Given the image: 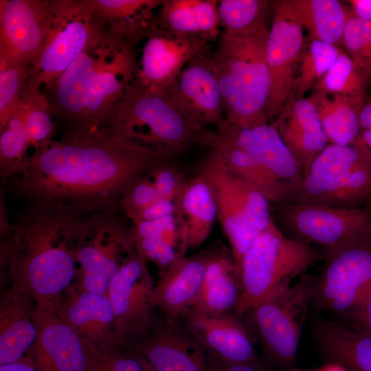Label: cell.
<instances>
[{
  "mask_svg": "<svg viewBox=\"0 0 371 371\" xmlns=\"http://www.w3.org/2000/svg\"><path fill=\"white\" fill-rule=\"evenodd\" d=\"M175 201L161 199L138 212L130 221L133 224L142 221H153L175 214Z\"/></svg>",
  "mask_w": 371,
  "mask_h": 371,
  "instance_id": "obj_43",
  "label": "cell"
},
{
  "mask_svg": "<svg viewBox=\"0 0 371 371\" xmlns=\"http://www.w3.org/2000/svg\"><path fill=\"white\" fill-rule=\"evenodd\" d=\"M133 225L131 229L133 240L143 238H160L175 247L177 250V225L175 214Z\"/></svg>",
  "mask_w": 371,
  "mask_h": 371,
  "instance_id": "obj_39",
  "label": "cell"
},
{
  "mask_svg": "<svg viewBox=\"0 0 371 371\" xmlns=\"http://www.w3.org/2000/svg\"><path fill=\"white\" fill-rule=\"evenodd\" d=\"M134 44L112 32L100 34L56 78L47 84L55 126L63 134L98 129L136 78Z\"/></svg>",
  "mask_w": 371,
  "mask_h": 371,
  "instance_id": "obj_2",
  "label": "cell"
},
{
  "mask_svg": "<svg viewBox=\"0 0 371 371\" xmlns=\"http://www.w3.org/2000/svg\"><path fill=\"white\" fill-rule=\"evenodd\" d=\"M286 203L371 207V150L359 135L348 145L329 143L312 163L297 191Z\"/></svg>",
  "mask_w": 371,
  "mask_h": 371,
  "instance_id": "obj_6",
  "label": "cell"
},
{
  "mask_svg": "<svg viewBox=\"0 0 371 371\" xmlns=\"http://www.w3.org/2000/svg\"><path fill=\"white\" fill-rule=\"evenodd\" d=\"M0 131L8 124L20 102L31 76L30 65L0 60Z\"/></svg>",
  "mask_w": 371,
  "mask_h": 371,
  "instance_id": "obj_35",
  "label": "cell"
},
{
  "mask_svg": "<svg viewBox=\"0 0 371 371\" xmlns=\"http://www.w3.org/2000/svg\"><path fill=\"white\" fill-rule=\"evenodd\" d=\"M223 247L217 242L191 256L178 257L154 286L155 307L170 319L186 316L200 293L208 265Z\"/></svg>",
  "mask_w": 371,
  "mask_h": 371,
  "instance_id": "obj_19",
  "label": "cell"
},
{
  "mask_svg": "<svg viewBox=\"0 0 371 371\" xmlns=\"http://www.w3.org/2000/svg\"><path fill=\"white\" fill-rule=\"evenodd\" d=\"M366 97L313 89L308 98L317 111L330 144L346 146L357 139L360 134L359 112Z\"/></svg>",
  "mask_w": 371,
  "mask_h": 371,
  "instance_id": "obj_29",
  "label": "cell"
},
{
  "mask_svg": "<svg viewBox=\"0 0 371 371\" xmlns=\"http://www.w3.org/2000/svg\"><path fill=\"white\" fill-rule=\"evenodd\" d=\"M271 124L304 177L329 142L314 104L308 98H291Z\"/></svg>",
  "mask_w": 371,
  "mask_h": 371,
  "instance_id": "obj_22",
  "label": "cell"
},
{
  "mask_svg": "<svg viewBox=\"0 0 371 371\" xmlns=\"http://www.w3.org/2000/svg\"><path fill=\"white\" fill-rule=\"evenodd\" d=\"M109 371H144V366L139 355L122 356L111 363Z\"/></svg>",
  "mask_w": 371,
  "mask_h": 371,
  "instance_id": "obj_44",
  "label": "cell"
},
{
  "mask_svg": "<svg viewBox=\"0 0 371 371\" xmlns=\"http://www.w3.org/2000/svg\"><path fill=\"white\" fill-rule=\"evenodd\" d=\"M202 127L218 126L225 120L221 93L210 51L193 58L165 93Z\"/></svg>",
  "mask_w": 371,
  "mask_h": 371,
  "instance_id": "obj_18",
  "label": "cell"
},
{
  "mask_svg": "<svg viewBox=\"0 0 371 371\" xmlns=\"http://www.w3.org/2000/svg\"><path fill=\"white\" fill-rule=\"evenodd\" d=\"M140 357V356H139ZM143 363L144 371H155L149 363L142 357H140Z\"/></svg>",
  "mask_w": 371,
  "mask_h": 371,
  "instance_id": "obj_49",
  "label": "cell"
},
{
  "mask_svg": "<svg viewBox=\"0 0 371 371\" xmlns=\"http://www.w3.org/2000/svg\"><path fill=\"white\" fill-rule=\"evenodd\" d=\"M163 0H98L85 1L92 13L108 19L118 34L135 44L145 37L155 23V9Z\"/></svg>",
  "mask_w": 371,
  "mask_h": 371,
  "instance_id": "obj_31",
  "label": "cell"
},
{
  "mask_svg": "<svg viewBox=\"0 0 371 371\" xmlns=\"http://www.w3.org/2000/svg\"><path fill=\"white\" fill-rule=\"evenodd\" d=\"M278 205L282 221L295 239L323 246L328 251L371 238V207Z\"/></svg>",
  "mask_w": 371,
  "mask_h": 371,
  "instance_id": "obj_11",
  "label": "cell"
},
{
  "mask_svg": "<svg viewBox=\"0 0 371 371\" xmlns=\"http://www.w3.org/2000/svg\"><path fill=\"white\" fill-rule=\"evenodd\" d=\"M100 128L123 139L159 149L172 159L196 144L204 145L210 131L167 94L146 87L136 78Z\"/></svg>",
  "mask_w": 371,
  "mask_h": 371,
  "instance_id": "obj_5",
  "label": "cell"
},
{
  "mask_svg": "<svg viewBox=\"0 0 371 371\" xmlns=\"http://www.w3.org/2000/svg\"><path fill=\"white\" fill-rule=\"evenodd\" d=\"M371 293V238L328 251V260L312 284L311 302L343 319Z\"/></svg>",
  "mask_w": 371,
  "mask_h": 371,
  "instance_id": "obj_10",
  "label": "cell"
},
{
  "mask_svg": "<svg viewBox=\"0 0 371 371\" xmlns=\"http://www.w3.org/2000/svg\"><path fill=\"white\" fill-rule=\"evenodd\" d=\"M342 51L339 47L320 41H311L302 56L291 98H302L326 74Z\"/></svg>",
  "mask_w": 371,
  "mask_h": 371,
  "instance_id": "obj_32",
  "label": "cell"
},
{
  "mask_svg": "<svg viewBox=\"0 0 371 371\" xmlns=\"http://www.w3.org/2000/svg\"><path fill=\"white\" fill-rule=\"evenodd\" d=\"M322 371H346V370L341 366L335 363V365L330 366L326 368Z\"/></svg>",
  "mask_w": 371,
  "mask_h": 371,
  "instance_id": "obj_48",
  "label": "cell"
},
{
  "mask_svg": "<svg viewBox=\"0 0 371 371\" xmlns=\"http://www.w3.org/2000/svg\"><path fill=\"white\" fill-rule=\"evenodd\" d=\"M145 38L136 79L146 87L164 93L190 60L211 51L210 42L177 34L155 21Z\"/></svg>",
  "mask_w": 371,
  "mask_h": 371,
  "instance_id": "obj_14",
  "label": "cell"
},
{
  "mask_svg": "<svg viewBox=\"0 0 371 371\" xmlns=\"http://www.w3.org/2000/svg\"><path fill=\"white\" fill-rule=\"evenodd\" d=\"M315 335L326 356L346 371H371V336L328 321L316 324Z\"/></svg>",
  "mask_w": 371,
  "mask_h": 371,
  "instance_id": "obj_30",
  "label": "cell"
},
{
  "mask_svg": "<svg viewBox=\"0 0 371 371\" xmlns=\"http://www.w3.org/2000/svg\"><path fill=\"white\" fill-rule=\"evenodd\" d=\"M38 328L30 320L16 317L1 324L0 335V364L15 363L36 341Z\"/></svg>",
  "mask_w": 371,
  "mask_h": 371,
  "instance_id": "obj_37",
  "label": "cell"
},
{
  "mask_svg": "<svg viewBox=\"0 0 371 371\" xmlns=\"http://www.w3.org/2000/svg\"><path fill=\"white\" fill-rule=\"evenodd\" d=\"M341 45L356 67L371 80V20H364L348 10Z\"/></svg>",
  "mask_w": 371,
  "mask_h": 371,
  "instance_id": "obj_36",
  "label": "cell"
},
{
  "mask_svg": "<svg viewBox=\"0 0 371 371\" xmlns=\"http://www.w3.org/2000/svg\"><path fill=\"white\" fill-rule=\"evenodd\" d=\"M279 5L286 14L308 34L311 41L339 47L347 20L348 10L337 0H287Z\"/></svg>",
  "mask_w": 371,
  "mask_h": 371,
  "instance_id": "obj_28",
  "label": "cell"
},
{
  "mask_svg": "<svg viewBox=\"0 0 371 371\" xmlns=\"http://www.w3.org/2000/svg\"><path fill=\"white\" fill-rule=\"evenodd\" d=\"M93 14L82 3L58 6L51 34L35 63L32 74L48 84L60 76L101 33Z\"/></svg>",
  "mask_w": 371,
  "mask_h": 371,
  "instance_id": "obj_16",
  "label": "cell"
},
{
  "mask_svg": "<svg viewBox=\"0 0 371 371\" xmlns=\"http://www.w3.org/2000/svg\"><path fill=\"white\" fill-rule=\"evenodd\" d=\"M207 142L206 146L220 153L230 172L262 194L269 203L278 204L291 199V186L234 142L216 131L210 132Z\"/></svg>",
  "mask_w": 371,
  "mask_h": 371,
  "instance_id": "obj_25",
  "label": "cell"
},
{
  "mask_svg": "<svg viewBox=\"0 0 371 371\" xmlns=\"http://www.w3.org/2000/svg\"><path fill=\"white\" fill-rule=\"evenodd\" d=\"M350 10L348 12L353 16L364 19L371 20V0L348 1Z\"/></svg>",
  "mask_w": 371,
  "mask_h": 371,
  "instance_id": "obj_45",
  "label": "cell"
},
{
  "mask_svg": "<svg viewBox=\"0 0 371 371\" xmlns=\"http://www.w3.org/2000/svg\"><path fill=\"white\" fill-rule=\"evenodd\" d=\"M317 259V253L308 244L284 236L272 220L240 260L238 271L241 291L235 313L241 317Z\"/></svg>",
  "mask_w": 371,
  "mask_h": 371,
  "instance_id": "obj_7",
  "label": "cell"
},
{
  "mask_svg": "<svg viewBox=\"0 0 371 371\" xmlns=\"http://www.w3.org/2000/svg\"><path fill=\"white\" fill-rule=\"evenodd\" d=\"M90 214L61 207L27 205L14 223H1L11 236L12 269L40 299L51 298L65 289L74 276L78 238Z\"/></svg>",
  "mask_w": 371,
  "mask_h": 371,
  "instance_id": "obj_3",
  "label": "cell"
},
{
  "mask_svg": "<svg viewBox=\"0 0 371 371\" xmlns=\"http://www.w3.org/2000/svg\"><path fill=\"white\" fill-rule=\"evenodd\" d=\"M313 282L303 279L283 284L247 311V329L260 344L267 357L282 368L296 358Z\"/></svg>",
  "mask_w": 371,
  "mask_h": 371,
  "instance_id": "obj_9",
  "label": "cell"
},
{
  "mask_svg": "<svg viewBox=\"0 0 371 371\" xmlns=\"http://www.w3.org/2000/svg\"><path fill=\"white\" fill-rule=\"evenodd\" d=\"M35 355L40 371H88L89 357L78 333L54 319L38 328Z\"/></svg>",
  "mask_w": 371,
  "mask_h": 371,
  "instance_id": "obj_24",
  "label": "cell"
},
{
  "mask_svg": "<svg viewBox=\"0 0 371 371\" xmlns=\"http://www.w3.org/2000/svg\"><path fill=\"white\" fill-rule=\"evenodd\" d=\"M171 159L159 149L123 139L103 128L63 134L41 144L23 172L3 182L1 193L30 206L87 214L120 212L126 188Z\"/></svg>",
  "mask_w": 371,
  "mask_h": 371,
  "instance_id": "obj_1",
  "label": "cell"
},
{
  "mask_svg": "<svg viewBox=\"0 0 371 371\" xmlns=\"http://www.w3.org/2000/svg\"><path fill=\"white\" fill-rule=\"evenodd\" d=\"M154 286L146 260L132 253L113 278L107 292L121 337H137L149 326L155 308Z\"/></svg>",
  "mask_w": 371,
  "mask_h": 371,
  "instance_id": "obj_17",
  "label": "cell"
},
{
  "mask_svg": "<svg viewBox=\"0 0 371 371\" xmlns=\"http://www.w3.org/2000/svg\"><path fill=\"white\" fill-rule=\"evenodd\" d=\"M67 319L75 330L87 331L94 327L102 328L115 321V317L107 294L101 295L85 291L69 305Z\"/></svg>",
  "mask_w": 371,
  "mask_h": 371,
  "instance_id": "obj_34",
  "label": "cell"
},
{
  "mask_svg": "<svg viewBox=\"0 0 371 371\" xmlns=\"http://www.w3.org/2000/svg\"><path fill=\"white\" fill-rule=\"evenodd\" d=\"M57 6L30 0L0 3V60L34 65L51 34Z\"/></svg>",
  "mask_w": 371,
  "mask_h": 371,
  "instance_id": "obj_13",
  "label": "cell"
},
{
  "mask_svg": "<svg viewBox=\"0 0 371 371\" xmlns=\"http://www.w3.org/2000/svg\"><path fill=\"white\" fill-rule=\"evenodd\" d=\"M225 371H265L258 360L227 367Z\"/></svg>",
  "mask_w": 371,
  "mask_h": 371,
  "instance_id": "obj_46",
  "label": "cell"
},
{
  "mask_svg": "<svg viewBox=\"0 0 371 371\" xmlns=\"http://www.w3.org/2000/svg\"><path fill=\"white\" fill-rule=\"evenodd\" d=\"M240 282L232 253L224 247L210 262L200 293L190 311L205 315L235 313Z\"/></svg>",
  "mask_w": 371,
  "mask_h": 371,
  "instance_id": "obj_26",
  "label": "cell"
},
{
  "mask_svg": "<svg viewBox=\"0 0 371 371\" xmlns=\"http://www.w3.org/2000/svg\"><path fill=\"white\" fill-rule=\"evenodd\" d=\"M269 30L262 16L238 31L223 30L212 52L225 121L239 128L269 122L265 108L270 90L267 62Z\"/></svg>",
  "mask_w": 371,
  "mask_h": 371,
  "instance_id": "obj_4",
  "label": "cell"
},
{
  "mask_svg": "<svg viewBox=\"0 0 371 371\" xmlns=\"http://www.w3.org/2000/svg\"><path fill=\"white\" fill-rule=\"evenodd\" d=\"M198 175L211 188L217 218L238 269L253 240L273 220L270 203L230 172L220 153L213 148H210V152L201 163Z\"/></svg>",
  "mask_w": 371,
  "mask_h": 371,
  "instance_id": "obj_8",
  "label": "cell"
},
{
  "mask_svg": "<svg viewBox=\"0 0 371 371\" xmlns=\"http://www.w3.org/2000/svg\"><path fill=\"white\" fill-rule=\"evenodd\" d=\"M344 319L346 326L371 336V293L363 303Z\"/></svg>",
  "mask_w": 371,
  "mask_h": 371,
  "instance_id": "obj_42",
  "label": "cell"
},
{
  "mask_svg": "<svg viewBox=\"0 0 371 371\" xmlns=\"http://www.w3.org/2000/svg\"><path fill=\"white\" fill-rule=\"evenodd\" d=\"M137 337L139 356L155 371H225L227 368L182 319L161 313Z\"/></svg>",
  "mask_w": 371,
  "mask_h": 371,
  "instance_id": "obj_12",
  "label": "cell"
},
{
  "mask_svg": "<svg viewBox=\"0 0 371 371\" xmlns=\"http://www.w3.org/2000/svg\"><path fill=\"white\" fill-rule=\"evenodd\" d=\"M266 2L259 0L218 1L220 26L238 31L254 25L263 14Z\"/></svg>",
  "mask_w": 371,
  "mask_h": 371,
  "instance_id": "obj_38",
  "label": "cell"
},
{
  "mask_svg": "<svg viewBox=\"0 0 371 371\" xmlns=\"http://www.w3.org/2000/svg\"><path fill=\"white\" fill-rule=\"evenodd\" d=\"M370 79L355 65L343 50L313 89L348 96H366Z\"/></svg>",
  "mask_w": 371,
  "mask_h": 371,
  "instance_id": "obj_33",
  "label": "cell"
},
{
  "mask_svg": "<svg viewBox=\"0 0 371 371\" xmlns=\"http://www.w3.org/2000/svg\"><path fill=\"white\" fill-rule=\"evenodd\" d=\"M177 253L186 256L190 249L210 236L217 218L214 198L207 182L199 175L186 181L175 200Z\"/></svg>",
  "mask_w": 371,
  "mask_h": 371,
  "instance_id": "obj_23",
  "label": "cell"
},
{
  "mask_svg": "<svg viewBox=\"0 0 371 371\" xmlns=\"http://www.w3.org/2000/svg\"><path fill=\"white\" fill-rule=\"evenodd\" d=\"M135 249L146 260L155 263L161 276L178 257L177 248L160 238L133 240Z\"/></svg>",
  "mask_w": 371,
  "mask_h": 371,
  "instance_id": "obj_41",
  "label": "cell"
},
{
  "mask_svg": "<svg viewBox=\"0 0 371 371\" xmlns=\"http://www.w3.org/2000/svg\"><path fill=\"white\" fill-rule=\"evenodd\" d=\"M155 21L177 34L210 43L221 34L216 0H163Z\"/></svg>",
  "mask_w": 371,
  "mask_h": 371,
  "instance_id": "obj_27",
  "label": "cell"
},
{
  "mask_svg": "<svg viewBox=\"0 0 371 371\" xmlns=\"http://www.w3.org/2000/svg\"><path fill=\"white\" fill-rule=\"evenodd\" d=\"M235 313L205 315L190 311L183 319L225 367L257 361L251 335Z\"/></svg>",
  "mask_w": 371,
  "mask_h": 371,
  "instance_id": "obj_21",
  "label": "cell"
},
{
  "mask_svg": "<svg viewBox=\"0 0 371 371\" xmlns=\"http://www.w3.org/2000/svg\"><path fill=\"white\" fill-rule=\"evenodd\" d=\"M215 131L234 142L278 178L287 183L292 189L291 199L293 196L303 176L295 159L271 123L239 128L225 120L216 127Z\"/></svg>",
  "mask_w": 371,
  "mask_h": 371,
  "instance_id": "obj_20",
  "label": "cell"
},
{
  "mask_svg": "<svg viewBox=\"0 0 371 371\" xmlns=\"http://www.w3.org/2000/svg\"><path fill=\"white\" fill-rule=\"evenodd\" d=\"M304 29L277 3L267 45L270 90L265 108L273 122L290 100L297 70L305 49Z\"/></svg>",
  "mask_w": 371,
  "mask_h": 371,
  "instance_id": "obj_15",
  "label": "cell"
},
{
  "mask_svg": "<svg viewBox=\"0 0 371 371\" xmlns=\"http://www.w3.org/2000/svg\"><path fill=\"white\" fill-rule=\"evenodd\" d=\"M169 161L157 165L147 173L161 199L175 201L186 180Z\"/></svg>",
  "mask_w": 371,
  "mask_h": 371,
  "instance_id": "obj_40",
  "label": "cell"
},
{
  "mask_svg": "<svg viewBox=\"0 0 371 371\" xmlns=\"http://www.w3.org/2000/svg\"><path fill=\"white\" fill-rule=\"evenodd\" d=\"M0 371H36L32 367L19 362L1 365Z\"/></svg>",
  "mask_w": 371,
  "mask_h": 371,
  "instance_id": "obj_47",
  "label": "cell"
}]
</instances>
